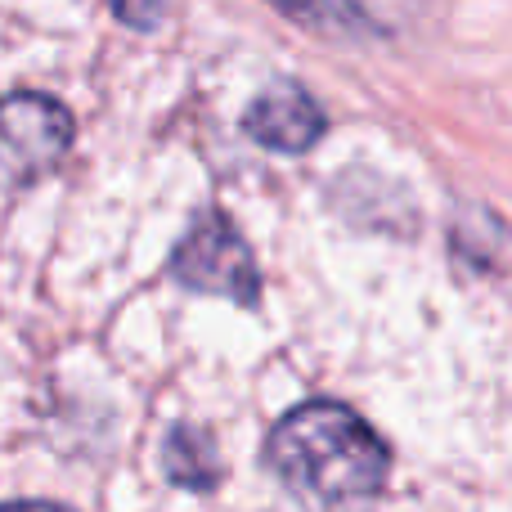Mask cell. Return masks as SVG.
<instances>
[{
    "instance_id": "cell-6",
    "label": "cell",
    "mask_w": 512,
    "mask_h": 512,
    "mask_svg": "<svg viewBox=\"0 0 512 512\" xmlns=\"http://www.w3.org/2000/svg\"><path fill=\"white\" fill-rule=\"evenodd\" d=\"M162 463H167V477L189 490H207L216 481V472H221L212 441H207L203 432H194V427H176V432L167 436Z\"/></svg>"
},
{
    "instance_id": "cell-5",
    "label": "cell",
    "mask_w": 512,
    "mask_h": 512,
    "mask_svg": "<svg viewBox=\"0 0 512 512\" xmlns=\"http://www.w3.org/2000/svg\"><path fill=\"white\" fill-rule=\"evenodd\" d=\"M283 14L324 32H400L427 0H274Z\"/></svg>"
},
{
    "instance_id": "cell-4",
    "label": "cell",
    "mask_w": 512,
    "mask_h": 512,
    "mask_svg": "<svg viewBox=\"0 0 512 512\" xmlns=\"http://www.w3.org/2000/svg\"><path fill=\"white\" fill-rule=\"evenodd\" d=\"M243 126H248L256 144H265L274 153H306L328 131V117L297 81H279V86L252 99Z\"/></svg>"
},
{
    "instance_id": "cell-2",
    "label": "cell",
    "mask_w": 512,
    "mask_h": 512,
    "mask_svg": "<svg viewBox=\"0 0 512 512\" xmlns=\"http://www.w3.org/2000/svg\"><path fill=\"white\" fill-rule=\"evenodd\" d=\"M72 144V117L50 95L0 99V185H36L50 176Z\"/></svg>"
},
{
    "instance_id": "cell-3",
    "label": "cell",
    "mask_w": 512,
    "mask_h": 512,
    "mask_svg": "<svg viewBox=\"0 0 512 512\" xmlns=\"http://www.w3.org/2000/svg\"><path fill=\"white\" fill-rule=\"evenodd\" d=\"M171 274H176L185 288L212 292V297H230V301H239V306H252L256 292H261V270H256V261H252V248L230 225V216H221V212H207L203 221L194 225V234L176 248Z\"/></svg>"
},
{
    "instance_id": "cell-7",
    "label": "cell",
    "mask_w": 512,
    "mask_h": 512,
    "mask_svg": "<svg viewBox=\"0 0 512 512\" xmlns=\"http://www.w3.org/2000/svg\"><path fill=\"white\" fill-rule=\"evenodd\" d=\"M0 512H68V508H59V504H5Z\"/></svg>"
},
{
    "instance_id": "cell-1",
    "label": "cell",
    "mask_w": 512,
    "mask_h": 512,
    "mask_svg": "<svg viewBox=\"0 0 512 512\" xmlns=\"http://www.w3.org/2000/svg\"><path fill=\"white\" fill-rule=\"evenodd\" d=\"M265 459L292 495L315 508L369 504L391 472L387 441L337 400H310L283 414L265 441Z\"/></svg>"
}]
</instances>
